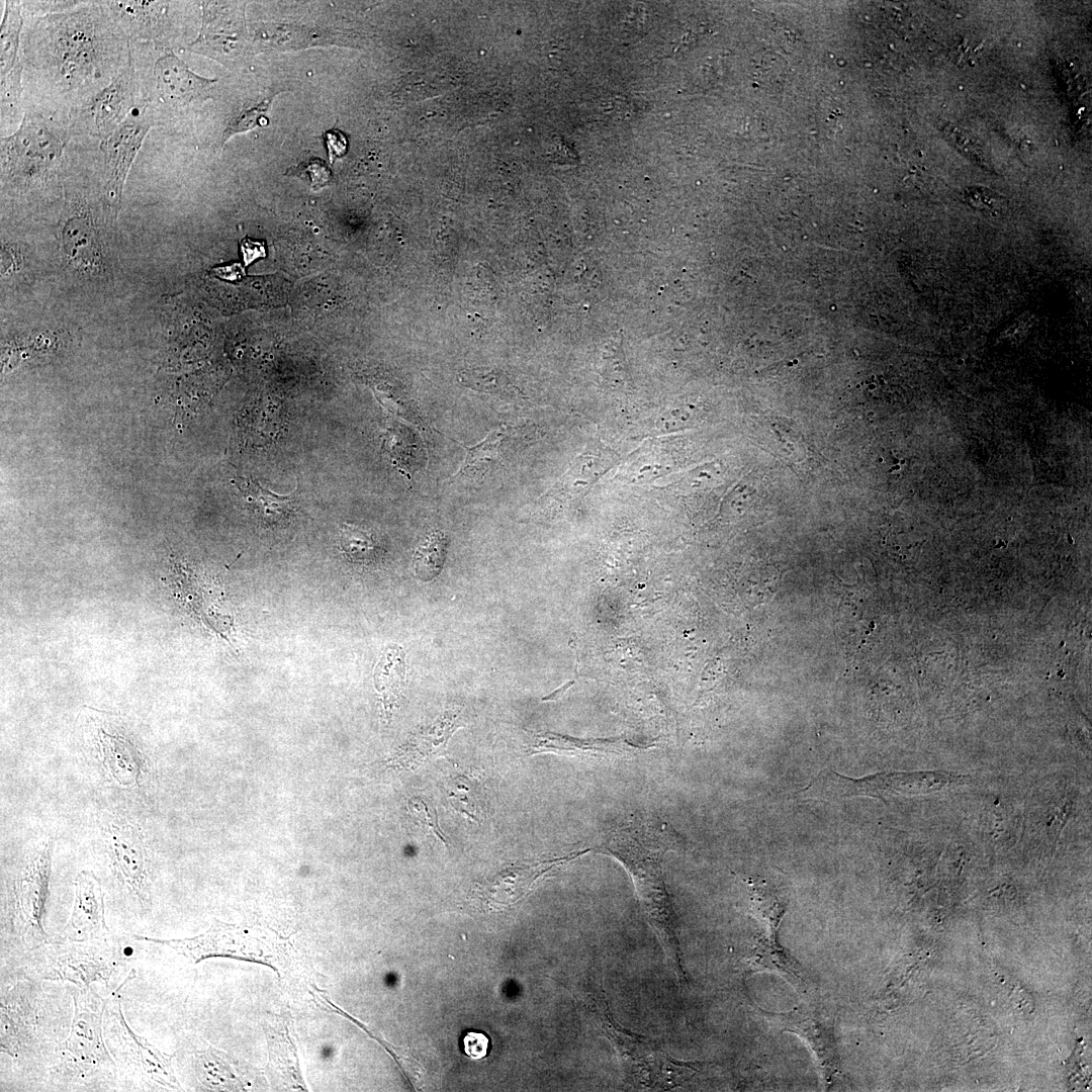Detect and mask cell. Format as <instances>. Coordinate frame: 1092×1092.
Masks as SVG:
<instances>
[{
  "label": "cell",
  "mask_w": 1092,
  "mask_h": 1092,
  "mask_svg": "<svg viewBox=\"0 0 1092 1092\" xmlns=\"http://www.w3.org/2000/svg\"><path fill=\"white\" fill-rule=\"evenodd\" d=\"M21 59L24 78L36 80L70 113L122 73L131 46L101 1H90L32 16L23 26Z\"/></svg>",
  "instance_id": "obj_1"
},
{
  "label": "cell",
  "mask_w": 1092,
  "mask_h": 1092,
  "mask_svg": "<svg viewBox=\"0 0 1092 1092\" xmlns=\"http://www.w3.org/2000/svg\"><path fill=\"white\" fill-rule=\"evenodd\" d=\"M682 845L679 834L667 822L652 815H631L605 829L590 850L615 858L627 871L668 966L679 983L686 984L676 917L662 868L665 854Z\"/></svg>",
  "instance_id": "obj_2"
},
{
  "label": "cell",
  "mask_w": 1092,
  "mask_h": 1092,
  "mask_svg": "<svg viewBox=\"0 0 1092 1092\" xmlns=\"http://www.w3.org/2000/svg\"><path fill=\"white\" fill-rule=\"evenodd\" d=\"M126 950L121 938L110 935L87 941L49 940L28 950L25 966L36 979L88 988L124 975L129 964Z\"/></svg>",
  "instance_id": "obj_3"
},
{
  "label": "cell",
  "mask_w": 1092,
  "mask_h": 1092,
  "mask_svg": "<svg viewBox=\"0 0 1092 1092\" xmlns=\"http://www.w3.org/2000/svg\"><path fill=\"white\" fill-rule=\"evenodd\" d=\"M583 1005L594 1025L610 1040L640 1087L672 1089L700 1072L694 1063L675 1060L653 1041L622 1027L609 1008L601 983L590 985L585 991Z\"/></svg>",
  "instance_id": "obj_4"
},
{
  "label": "cell",
  "mask_w": 1092,
  "mask_h": 1092,
  "mask_svg": "<svg viewBox=\"0 0 1092 1092\" xmlns=\"http://www.w3.org/2000/svg\"><path fill=\"white\" fill-rule=\"evenodd\" d=\"M72 135L68 119L58 112L44 114L27 107L18 128L1 136L2 182L27 183L53 177L64 163Z\"/></svg>",
  "instance_id": "obj_5"
},
{
  "label": "cell",
  "mask_w": 1092,
  "mask_h": 1092,
  "mask_svg": "<svg viewBox=\"0 0 1092 1092\" xmlns=\"http://www.w3.org/2000/svg\"><path fill=\"white\" fill-rule=\"evenodd\" d=\"M970 776L944 770L879 772L859 779L822 769L799 795L804 799L837 800L853 797L910 798L951 791L969 785Z\"/></svg>",
  "instance_id": "obj_6"
},
{
  "label": "cell",
  "mask_w": 1092,
  "mask_h": 1092,
  "mask_svg": "<svg viewBox=\"0 0 1092 1092\" xmlns=\"http://www.w3.org/2000/svg\"><path fill=\"white\" fill-rule=\"evenodd\" d=\"M73 1000L74 1013L69 1035L60 1046V1078L83 1085L100 1078H113L118 1068L103 1033L106 999L93 987H88L79 988Z\"/></svg>",
  "instance_id": "obj_7"
},
{
  "label": "cell",
  "mask_w": 1092,
  "mask_h": 1092,
  "mask_svg": "<svg viewBox=\"0 0 1092 1092\" xmlns=\"http://www.w3.org/2000/svg\"><path fill=\"white\" fill-rule=\"evenodd\" d=\"M134 975H129L106 999L103 1033L108 1051L118 1071L144 1090L177 1091L180 1085L171 1065L172 1057L140 1036L128 1026L121 1008L120 990Z\"/></svg>",
  "instance_id": "obj_8"
},
{
  "label": "cell",
  "mask_w": 1092,
  "mask_h": 1092,
  "mask_svg": "<svg viewBox=\"0 0 1092 1092\" xmlns=\"http://www.w3.org/2000/svg\"><path fill=\"white\" fill-rule=\"evenodd\" d=\"M53 849V838L41 840L23 857L6 884L5 922L28 950L50 940L42 919L49 896Z\"/></svg>",
  "instance_id": "obj_9"
},
{
  "label": "cell",
  "mask_w": 1092,
  "mask_h": 1092,
  "mask_svg": "<svg viewBox=\"0 0 1092 1092\" xmlns=\"http://www.w3.org/2000/svg\"><path fill=\"white\" fill-rule=\"evenodd\" d=\"M155 49L158 55L150 71L136 77L140 104L153 113L159 125L162 114L210 98L216 80L195 74L172 50Z\"/></svg>",
  "instance_id": "obj_10"
},
{
  "label": "cell",
  "mask_w": 1092,
  "mask_h": 1092,
  "mask_svg": "<svg viewBox=\"0 0 1092 1092\" xmlns=\"http://www.w3.org/2000/svg\"><path fill=\"white\" fill-rule=\"evenodd\" d=\"M140 104V93L134 61L108 86L83 105L68 114L74 134L78 129L103 142L109 138Z\"/></svg>",
  "instance_id": "obj_11"
},
{
  "label": "cell",
  "mask_w": 1092,
  "mask_h": 1092,
  "mask_svg": "<svg viewBox=\"0 0 1092 1092\" xmlns=\"http://www.w3.org/2000/svg\"><path fill=\"white\" fill-rule=\"evenodd\" d=\"M102 831L114 877L142 907L147 908L151 903V859L142 830L130 821L112 817Z\"/></svg>",
  "instance_id": "obj_12"
},
{
  "label": "cell",
  "mask_w": 1092,
  "mask_h": 1092,
  "mask_svg": "<svg viewBox=\"0 0 1092 1092\" xmlns=\"http://www.w3.org/2000/svg\"><path fill=\"white\" fill-rule=\"evenodd\" d=\"M157 125L153 113L139 104L109 138L100 142L106 173L105 197L116 217L127 173L148 131Z\"/></svg>",
  "instance_id": "obj_13"
},
{
  "label": "cell",
  "mask_w": 1092,
  "mask_h": 1092,
  "mask_svg": "<svg viewBox=\"0 0 1092 1092\" xmlns=\"http://www.w3.org/2000/svg\"><path fill=\"white\" fill-rule=\"evenodd\" d=\"M130 42L146 41L157 49L172 50V21L168 1H101Z\"/></svg>",
  "instance_id": "obj_14"
},
{
  "label": "cell",
  "mask_w": 1092,
  "mask_h": 1092,
  "mask_svg": "<svg viewBox=\"0 0 1092 1092\" xmlns=\"http://www.w3.org/2000/svg\"><path fill=\"white\" fill-rule=\"evenodd\" d=\"M202 26L189 50L223 64L231 62L239 49L242 12L231 2H202Z\"/></svg>",
  "instance_id": "obj_15"
},
{
  "label": "cell",
  "mask_w": 1092,
  "mask_h": 1092,
  "mask_svg": "<svg viewBox=\"0 0 1092 1092\" xmlns=\"http://www.w3.org/2000/svg\"><path fill=\"white\" fill-rule=\"evenodd\" d=\"M72 913L60 933L61 939L87 941L109 936L105 921L104 892L91 871H81L75 879Z\"/></svg>",
  "instance_id": "obj_16"
},
{
  "label": "cell",
  "mask_w": 1092,
  "mask_h": 1092,
  "mask_svg": "<svg viewBox=\"0 0 1092 1092\" xmlns=\"http://www.w3.org/2000/svg\"><path fill=\"white\" fill-rule=\"evenodd\" d=\"M27 987L1 993V1052L21 1060L36 1045L37 1007Z\"/></svg>",
  "instance_id": "obj_17"
},
{
  "label": "cell",
  "mask_w": 1092,
  "mask_h": 1092,
  "mask_svg": "<svg viewBox=\"0 0 1092 1092\" xmlns=\"http://www.w3.org/2000/svg\"><path fill=\"white\" fill-rule=\"evenodd\" d=\"M782 1017L787 1030L798 1034L809 1044L826 1082L831 1083L839 1072L833 1023L802 1008H795Z\"/></svg>",
  "instance_id": "obj_18"
},
{
  "label": "cell",
  "mask_w": 1092,
  "mask_h": 1092,
  "mask_svg": "<svg viewBox=\"0 0 1092 1092\" xmlns=\"http://www.w3.org/2000/svg\"><path fill=\"white\" fill-rule=\"evenodd\" d=\"M100 762L107 777L123 788L140 786L145 760L139 748L126 737L101 729L98 732Z\"/></svg>",
  "instance_id": "obj_19"
},
{
  "label": "cell",
  "mask_w": 1092,
  "mask_h": 1092,
  "mask_svg": "<svg viewBox=\"0 0 1092 1092\" xmlns=\"http://www.w3.org/2000/svg\"><path fill=\"white\" fill-rule=\"evenodd\" d=\"M404 652L398 645L388 646L374 669V686L380 694L386 713L397 704L405 684Z\"/></svg>",
  "instance_id": "obj_20"
},
{
  "label": "cell",
  "mask_w": 1092,
  "mask_h": 1092,
  "mask_svg": "<svg viewBox=\"0 0 1092 1092\" xmlns=\"http://www.w3.org/2000/svg\"><path fill=\"white\" fill-rule=\"evenodd\" d=\"M24 26L20 1H5L0 29V78L22 67L21 34Z\"/></svg>",
  "instance_id": "obj_21"
},
{
  "label": "cell",
  "mask_w": 1092,
  "mask_h": 1092,
  "mask_svg": "<svg viewBox=\"0 0 1092 1092\" xmlns=\"http://www.w3.org/2000/svg\"><path fill=\"white\" fill-rule=\"evenodd\" d=\"M607 466L606 459L600 455H594L592 452L582 454L550 489L547 496L556 502H568L606 472Z\"/></svg>",
  "instance_id": "obj_22"
},
{
  "label": "cell",
  "mask_w": 1092,
  "mask_h": 1092,
  "mask_svg": "<svg viewBox=\"0 0 1092 1092\" xmlns=\"http://www.w3.org/2000/svg\"><path fill=\"white\" fill-rule=\"evenodd\" d=\"M248 505L266 521H281L289 516L297 502L296 489L281 495L263 487L258 480L246 479L239 485Z\"/></svg>",
  "instance_id": "obj_23"
},
{
  "label": "cell",
  "mask_w": 1092,
  "mask_h": 1092,
  "mask_svg": "<svg viewBox=\"0 0 1092 1092\" xmlns=\"http://www.w3.org/2000/svg\"><path fill=\"white\" fill-rule=\"evenodd\" d=\"M448 546L447 535L441 531L429 534L419 544L413 560L414 572L423 581H430L441 571Z\"/></svg>",
  "instance_id": "obj_24"
},
{
  "label": "cell",
  "mask_w": 1092,
  "mask_h": 1092,
  "mask_svg": "<svg viewBox=\"0 0 1092 1092\" xmlns=\"http://www.w3.org/2000/svg\"><path fill=\"white\" fill-rule=\"evenodd\" d=\"M503 440L504 433L502 429L498 428L489 432L487 436L476 445L465 446L462 444L466 450V457L460 469L454 476L460 477L468 473H483L490 465L500 463Z\"/></svg>",
  "instance_id": "obj_25"
},
{
  "label": "cell",
  "mask_w": 1092,
  "mask_h": 1092,
  "mask_svg": "<svg viewBox=\"0 0 1092 1092\" xmlns=\"http://www.w3.org/2000/svg\"><path fill=\"white\" fill-rule=\"evenodd\" d=\"M627 746L617 740H598L589 742H582L576 740L566 739L558 735L545 734L536 737V741L532 746L533 752L542 751H574V750H590L598 752H622L627 750Z\"/></svg>",
  "instance_id": "obj_26"
},
{
  "label": "cell",
  "mask_w": 1092,
  "mask_h": 1092,
  "mask_svg": "<svg viewBox=\"0 0 1092 1092\" xmlns=\"http://www.w3.org/2000/svg\"><path fill=\"white\" fill-rule=\"evenodd\" d=\"M339 548L354 561L370 562L376 556L377 543L368 531L344 524L340 531Z\"/></svg>",
  "instance_id": "obj_27"
},
{
  "label": "cell",
  "mask_w": 1092,
  "mask_h": 1092,
  "mask_svg": "<svg viewBox=\"0 0 1092 1092\" xmlns=\"http://www.w3.org/2000/svg\"><path fill=\"white\" fill-rule=\"evenodd\" d=\"M271 100L272 99L270 98L261 102L257 106L249 109H244L238 116L231 118L222 130L220 139V149H222L223 145L232 135L250 130L261 124L260 120L268 111Z\"/></svg>",
  "instance_id": "obj_28"
},
{
  "label": "cell",
  "mask_w": 1092,
  "mask_h": 1092,
  "mask_svg": "<svg viewBox=\"0 0 1092 1092\" xmlns=\"http://www.w3.org/2000/svg\"><path fill=\"white\" fill-rule=\"evenodd\" d=\"M472 791H474V788L472 789L462 779L456 780L449 787V798L455 808L472 818H476L479 813L478 797L475 795L468 796Z\"/></svg>",
  "instance_id": "obj_29"
},
{
  "label": "cell",
  "mask_w": 1092,
  "mask_h": 1092,
  "mask_svg": "<svg viewBox=\"0 0 1092 1092\" xmlns=\"http://www.w3.org/2000/svg\"><path fill=\"white\" fill-rule=\"evenodd\" d=\"M408 806L410 812L418 820V824L429 829L442 842L446 843V838L439 828L437 813L433 805L422 798H415L410 802Z\"/></svg>",
  "instance_id": "obj_30"
},
{
  "label": "cell",
  "mask_w": 1092,
  "mask_h": 1092,
  "mask_svg": "<svg viewBox=\"0 0 1092 1092\" xmlns=\"http://www.w3.org/2000/svg\"><path fill=\"white\" fill-rule=\"evenodd\" d=\"M83 1H20L22 13L42 16L55 14L77 7Z\"/></svg>",
  "instance_id": "obj_31"
},
{
  "label": "cell",
  "mask_w": 1092,
  "mask_h": 1092,
  "mask_svg": "<svg viewBox=\"0 0 1092 1092\" xmlns=\"http://www.w3.org/2000/svg\"><path fill=\"white\" fill-rule=\"evenodd\" d=\"M488 1037L480 1031H468L463 1037L464 1052L472 1059H481L485 1057L488 1050Z\"/></svg>",
  "instance_id": "obj_32"
},
{
  "label": "cell",
  "mask_w": 1092,
  "mask_h": 1092,
  "mask_svg": "<svg viewBox=\"0 0 1092 1092\" xmlns=\"http://www.w3.org/2000/svg\"><path fill=\"white\" fill-rule=\"evenodd\" d=\"M325 140L329 149L330 159L341 157L346 152V139L339 130H329L325 133Z\"/></svg>",
  "instance_id": "obj_33"
},
{
  "label": "cell",
  "mask_w": 1092,
  "mask_h": 1092,
  "mask_svg": "<svg viewBox=\"0 0 1092 1092\" xmlns=\"http://www.w3.org/2000/svg\"><path fill=\"white\" fill-rule=\"evenodd\" d=\"M242 251L247 265L254 261L256 258L265 254L264 249L259 243H254L250 240L243 241Z\"/></svg>",
  "instance_id": "obj_34"
},
{
  "label": "cell",
  "mask_w": 1092,
  "mask_h": 1092,
  "mask_svg": "<svg viewBox=\"0 0 1092 1092\" xmlns=\"http://www.w3.org/2000/svg\"><path fill=\"white\" fill-rule=\"evenodd\" d=\"M571 684H572V681H570V682H567L566 685H564L563 687H561V688H560L559 690L555 691V692H554L553 694H551V695H550V696H548L547 698H544L543 700L545 701V700H554V699H557L558 697H560V695H561V694H562V693H563V692H564L565 690H567V689H568V687H569V686H570Z\"/></svg>",
  "instance_id": "obj_35"
},
{
  "label": "cell",
  "mask_w": 1092,
  "mask_h": 1092,
  "mask_svg": "<svg viewBox=\"0 0 1092 1092\" xmlns=\"http://www.w3.org/2000/svg\"><path fill=\"white\" fill-rule=\"evenodd\" d=\"M893 468H894V469H899V468H900V466H899V465H896V466H894Z\"/></svg>",
  "instance_id": "obj_36"
}]
</instances>
